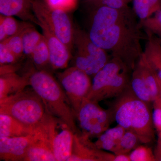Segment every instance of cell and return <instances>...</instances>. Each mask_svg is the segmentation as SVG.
<instances>
[{"mask_svg":"<svg viewBox=\"0 0 161 161\" xmlns=\"http://www.w3.org/2000/svg\"><path fill=\"white\" fill-rule=\"evenodd\" d=\"M90 8L92 14L88 33L90 39L132 70L143 52L142 40L147 39L133 9L129 6L120 9L105 6Z\"/></svg>","mask_w":161,"mask_h":161,"instance_id":"6da1fadb","label":"cell"},{"mask_svg":"<svg viewBox=\"0 0 161 161\" xmlns=\"http://www.w3.org/2000/svg\"><path fill=\"white\" fill-rule=\"evenodd\" d=\"M118 97L113 112L118 125L135 132L142 143L152 142L154 125L148 103L134 95L130 84Z\"/></svg>","mask_w":161,"mask_h":161,"instance_id":"7a4b0ae2","label":"cell"},{"mask_svg":"<svg viewBox=\"0 0 161 161\" xmlns=\"http://www.w3.org/2000/svg\"><path fill=\"white\" fill-rule=\"evenodd\" d=\"M30 85L43 101L47 112L62 119L75 134L79 133L69 101L58 80L45 70L31 72Z\"/></svg>","mask_w":161,"mask_h":161,"instance_id":"3957f363","label":"cell"},{"mask_svg":"<svg viewBox=\"0 0 161 161\" xmlns=\"http://www.w3.org/2000/svg\"><path fill=\"white\" fill-rule=\"evenodd\" d=\"M132 70L118 58L110 59L93 77L92 87L86 98L99 102L118 97L130 84Z\"/></svg>","mask_w":161,"mask_h":161,"instance_id":"277c9868","label":"cell"},{"mask_svg":"<svg viewBox=\"0 0 161 161\" xmlns=\"http://www.w3.org/2000/svg\"><path fill=\"white\" fill-rule=\"evenodd\" d=\"M47 113L43 101L32 88L24 89L0 100V114L10 115L28 125H37Z\"/></svg>","mask_w":161,"mask_h":161,"instance_id":"5b68a950","label":"cell"},{"mask_svg":"<svg viewBox=\"0 0 161 161\" xmlns=\"http://www.w3.org/2000/svg\"><path fill=\"white\" fill-rule=\"evenodd\" d=\"M74 43L76 48L74 66L90 77H94L111 59L108 53L96 45L82 30L75 29Z\"/></svg>","mask_w":161,"mask_h":161,"instance_id":"8992f818","label":"cell"},{"mask_svg":"<svg viewBox=\"0 0 161 161\" xmlns=\"http://www.w3.org/2000/svg\"><path fill=\"white\" fill-rule=\"evenodd\" d=\"M33 9L40 23L48 26L71 51L75 29L68 13L49 7L43 0H34Z\"/></svg>","mask_w":161,"mask_h":161,"instance_id":"52a82bcc","label":"cell"},{"mask_svg":"<svg viewBox=\"0 0 161 161\" xmlns=\"http://www.w3.org/2000/svg\"><path fill=\"white\" fill-rule=\"evenodd\" d=\"M82 135L89 138L98 137L109 129L114 117L113 111L106 110L98 102L85 98L75 115Z\"/></svg>","mask_w":161,"mask_h":161,"instance_id":"ba28073f","label":"cell"},{"mask_svg":"<svg viewBox=\"0 0 161 161\" xmlns=\"http://www.w3.org/2000/svg\"><path fill=\"white\" fill-rule=\"evenodd\" d=\"M57 77L69 101L75 115L89 93L92 85L91 77L75 66L58 73Z\"/></svg>","mask_w":161,"mask_h":161,"instance_id":"9c48e42d","label":"cell"},{"mask_svg":"<svg viewBox=\"0 0 161 161\" xmlns=\"http://www.w3.org/2000/svg\"><path fill=\"white\" fill-rule=\"evenodd\" d=\"M53 152L56 161H68L72 155L75 133L62 119L48 113Z\"/></svg>","mask_w":161,"mask_h":161,"instance_id":"30bf717a","label":"cell"},{"mask_svg":"<svg viewBox=\"0 0 161 161\" xmlns=\"http://www.w3.org/2000/svg\"><path fill=\"white\" fill-rule=\"evenodd\" d=\"M31 143L25 161H56L52 147L47 113L40 122L35 126Z\"/></svg>","mask_w":161,"mask_h":161,"instance_id":"8fae6325","label":"cell"},{"mask_svg":"<svg viewBox=\"0 0 161 161\" xmlns=\"http://www.w3.org/2000/svg\"><path fill=\"white\" fill-rule=\"evenodd\" d=\"M114 153L98 149L89 137L76 133L72 155L68 161H114Z\"/></svg>","mask_w":161,"mask_h":161,"instance_id":"7c38bea8","label":"cell"},{"mask_svg":"<svg viewBox=\"0 0 161 161\" xmlns=\"http://www.w3.org/2000/svg\"><path fill=\"white\" fill-rule=\"evenodd\" d=\"M40 26L49 50L50 66L54 69L66 68L71 58V51L48 26L40 23Z\"/></svg>","mask_w":161,"mask_h":161,"instance_id":"4fadbf2b","label":"cell"},{"mask_svg":"<svg viewBox=\"0 0 161 161\" xmlns=\"http://www.w3.org/2000/svg\"><path fill=\"white\" fill-rule=\"evenodd\" d=\"M0 138V158L6 161H24L32 136Z\"/></svg>","mask_w":161,"mask_h":161,"instance_id":"5bb4252c","label":"cell"},{"mask_svg":"<svg viewBox=\"0 0 161 161\" xmlns=\"http://www.w3.org/2000/svg\"><path fill=\"white\" fill-rule=\"evenodd\" d=\"M34 0H0V13L16 16L23 21L40 26V22L33 9Z\"/></svg>","mask_w":161,"mask_h":161,"instance_id":"9a60e30c","label":"cell"},{"mask_svg":"<svg viewBox=\"0 0 161 161\" xmlns=\"http://www.w3.org/2000/svg\"><path fill=\"white\" fill-rule=\"evenodd\" d=\"M31 73L23 76H19L15 72L1 75L0 100L25 89L30 85Z\"/></svg>","mask_w":161,"mask_h":161,"instance_id":"2e32d148","label":"cell"},{"mask_svg":"<svg viewBox=\"0 0 161 161\" xmlns=\"http://www.w3.org/2000/svg\"><path fill=\"white\" fill-rule=\"evenodd\" d=\"M34 127L23 124L10 115L0 114V138L29 135L33 132Z\"/></svg>","mask_w":161,"mask_h":161,"instance_id":"e0dca14e","label":"cell"},{"mask_svg":"<svg viewBox=\"0 0 161 161\" xmlns=\"http://www.w3.org/2000/svg\"><path fill=\"white\" fill-rule=\"evenodd\" d=\"M147 34V39L142 55L154 71L161 80V42L159 38Z\"/></svg>","mask_w":161,"mask_h":161,"instance_id":"ac0fdd59","label":"cell"},{"mask_svg":"<svg viewBox=\"0 0 161 161\" xmlns=\"http://www.w3.org/2000/svg\"><path fill=\"white\" fill-rule=\"evenodd\" d=\"M125 131L123 127L117 125L114 128L108 129L99 136L94 143L98 149L113 153Z\"/></svg>","mask_w":161,"mask_h":161,"instance_id":"d6986e66","label":"cell"},{"mask_svg":"<svg viewBox=\"0 0 161 161\" xmlns=\"http://www.w3.org/2000/svg\"><path fill=\"white\" fill-rule=\"evenodd\" d=\"M132 9L140 22L147 19L161 9V0H133Z\"/></svg>","mask_w":161,"mask_h":161,"instance_id":"ffe728a7","label":"cell"},{"mask_svg":"<svg viewBox=\"0 0 161 161\" xmlns=\"http://www.w3.org/2000/svg\"><path fill=\"white\" fill-rule=\"evenodd\" d=\"M29 22H19L13 16L0 15V42L16 34Z\"/></svg>","mask_w":161,"mask_h":161,"instance_id":"44dd1931","label":"cell"},{"mask_svg":"<svg viewBox=\"0 0 161 161\" xmlns=\"http://www.w3.org/2000/svg\"><path fill=\"white\" fill-rule=\"evenodd\" d=\"M130 87L134 95L141 100L147 103L153 102L149 89L138 70L135 68H134L132 70Z\"/></svg>","mask_w":161,"mask_h":161,"instance_id":"7402d4cb","label":"cell"},{"mask_svg":"<svg viewBox=\"0 0 161 161\" xmlns=\"http://www.w3.org/2000/svg\"><path fill=\"white\" fill-rule=\"evenodd\" d=\"M43 37V35L36 30L32 23L26 26L23 30L22 36L23 54L31 57L36 47Z\"/></svg>","mask_w":161,"mask_h":161,"instance_id":"603a6c76","label":"cell"},{"mask_svg":"<svg viewBox=\"0 0 161 161\" xmlns=\"http://www.w3.org/2000/svg\"><path fill=\"white\" fill-rule=\"evenodd\" d=\"M141 142L138 136L132 131L126 130L118 147L113 153L115 154H128L136 148Z\"/></svg>","mask_w":161,"mask_h":161,"instance_id":"cb8c5ba5","label":"cell"},{"mask_svg":"<svg viewBox=\"0 0 161 161\" xmlns=\"http://www.w3.org/2000/svg\"><path fill=\"white\" fill-rule=\"evenodd\" d=\"M31 58L39 70H43L48 64L50 65L49 50L44 36L36 47Z\"/></svg>","mask_w":161,"mask_h":161,"instance_id":"d4e9b609","label":"cell"},{"mask_svg":"<svg viewBox=\"0 0 161 161\" xmlns=\"http://www.w3.org/2000/svg\"><path fill=\"white\" fill-rule=\"evenodd\" d=\"M139 23L146 33L153 35L161 39V9L152 16Z\"/></svg>","mask_w":161,"mask_h":161,"instance_id":"484cf974","label":"cell"},{"mask_svg":"<svg viewBox=\"0 0 161 161\" xmlns=\"http://www.w3.org/2000/svg\"><path fill=\"white\" fill-rule=\"evenodd\" d=\"M31 23H28L16 34L9 37L5 40L9 49L19 59L21 58L24 54L23 51V41H22V36H23V30Z\"/></svg>","mask_w":161,"mask_h":161,"instance_id":"4316f807","label":"cell"},{"mask_svg":"<svg viewBox=\"0 0 161 161\" xmlns=\"http://www.w3.org/2000/svg\"><path fill=\"white\" fill-rule=\"evenodd\" d=\"M131 161H156L155 156L152 150L147 146H139L130 154Z\"/></svg>","mask_w":161,"mask_h":161,"instance_id":"83f0119b","label":"cell"},{"mask_svg":"<svg viewBox=\"0 0 161 161\" xmlns=\"http://www.w3.org/2000/svg\"><path fill=\"white\" fill-rule=\"evenodd\" d=\"M47 6L53 9L68 13L74 11L78 5V0H43Z\"/></svg>","mask_w":161,"mask_h":161,"instance_id":"f1b7e54d","label":"cell"},{"mask_svg":"<svg viewBox=\"0 0 161 161\" xmlns=\"http://www.w3.org/2000/svg\"><path fill=\"white\" fill-rule=\"evenodd\" d=\"M19 58L9 49L5 40L0 43V64H11L17 61Z\"/></svg>","mask_w":161,"mask_h":161,"instance_id":"f546056e","label":"cell"},{"mask_svg":"<svg viewBox=\"0 0 161 161\" xmlns=\"http://www.w3.org/2000/svg\"><path fill=\"white\" fill-rule=\"evenodd\" d=\"M133 0H97L93 3H87L90 7L105 6L115 9H120L129 6Z\"/></svg>","mask_w":161,"mask_h":161,"instance_id":"4dcf8cb0","label":"cell"},{"mask_svg":"<svg viewBox=\"0 0 161 161\" xmlns=\"http://www.w3.org/2000/svg\"><path fill=\"white\" fill-rule=\"evenodd\" d=\"M153 111L152 119L153 125L158 132L161 131V97L159 96L153 102Z\"/></svg>","mask_w":161,"mask_h":161,"instance_id":"1f68e13d","label":"cell"},{"mask_svg":"<svg viewBox=\"0 0 161 161\" xmlns=\"http://www.w3.org/2000/svg\"><path fill=\"white\" fill-rule=\"evenodd\" d=\"M155 156L156 160L161 161V131L158 132V145Z\"/></svg>","mask_w":161,"mask_h":161,"instance_id":"d6a6232c","label":"cell"},{"mask_svg":"<svg viewBox=\"0 0 161 161\" xmlns=\"http://www.w3.org/2000/svg\"><path fill=\"white\" fill-rule=\"evenodd\" d=\"M114 161H131L130 154H115Z\"/></svg>","mask_w":161,"mask_h":161,"instance_id":"836d02e7","label":"cell"},{"mask_svg":"<svg viewBox=\"0 0 161 161\" xmlns=\"http://www.w3.org/2000/svg\"><path fill=\"white\" fill-rule=\"evenodd\" d=\"M82 1H83L85 4H86V3H93V2H95V1H97V0H82Z\"/></svg>","mask_w":161,"mask_h":161,"instance_id":"e575fe53","label":"cell"},{"mask_svg":"<svg viewBox=\"0 0 161 161\" xmlns=\"http://www.w3.org/2000/svg\"><path fill=\"white\" fill-rule=\"evenodd\" d=\"M160 92V96L161 97V80L158 78Z\"/></svg>","mask_w":161,"mask_h":161,"instance_id":"d590c367","label":"cell"},{"mask_svg":"<svg viewBox=\"0 0 161 161\" xmlns=\"http://www.w3.org/2000/svg\"><path fill=\"white\" fill-rule=\"evenodd\" d=\"M160 40H161V39H160Z\"/></svg>","mask_w":161,"mask_h":161,"instance_id":"8d00e7d4","label":"cell"}]
</instances>
